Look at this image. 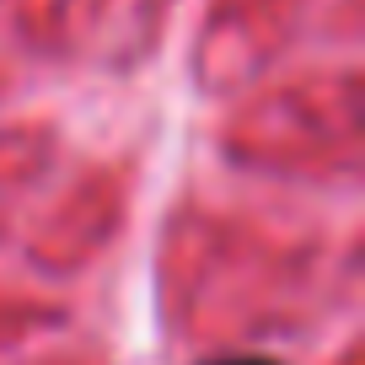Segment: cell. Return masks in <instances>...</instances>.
<instances>
[{"label":"cell","instance_id":"6da1fadb","mask_svg":"<svg viewBox=\"0 0 365 365\" xmlns=\"http://www.w3.org/2000/svg\"><path fill=\"white\" fill-rule=\"evenodd\" d=\"M205 365H279V360H263V354H226V360H205Z\"/></svg>","mask_w":365,"mask_h":365}]
</instances>
